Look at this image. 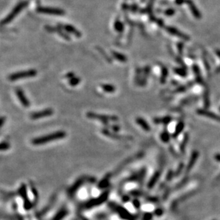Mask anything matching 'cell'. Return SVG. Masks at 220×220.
<instances>
[{
	"label": "cell",
	"mask_w": 220,
	"mask_h": 220,
	"mask_svg": "<svg viewBox=\"0 0 220 220\" xmlns=\"http://www.w3.org/2000/svg\"><path fill=\"white\" fill-rule=\"evenodd\" d=\"M66 136V133L64 131L54 132V133H50V134L47 135V136L34 138L31 140V143L34 146L44 145L51 141H54V140H61V139L64 138Z\"/></svg>",
	"instance_id": "6da1fadb"
},
{
	"label": "cell",
	"mask_w": 220,
	"mask_h": 220,
	"mask_svg": "<svg viewBox=\"0 0 220 220\" xmlns=\"http://www.w3.org/2000/svg\"><path fill=\"white\" fill-rule=\"evenodd\" d=\"M28 4V1H21L20 3H19L18 4H17L15 7L12 9V11L7 16V17L4 19L2 20V22L1 24H7L11 22L13 19L16 17V16L18 15L20 12H21V10L25 8L26 7Z\"/></svg>",
	"instance_id": "7a4b0ae2"
},
{
	"label": "cell",
	"mask_w": 220,
	"mask_h": 220,
	"mask_svg": "<svg viewBox=\"0 0 220 220\" xmlns=\"http://www.w3.org/2000/svg\"><path fill=\"white\" fill-rule=\"evenodd\" d=\"M37 75V71L36 69H29L25 71H21L10 74L8 76V79L10 81H15L21 78L34 77Z\"/></svg>",
	"instance_id": "3957f363"
},
{
	"label": "cell",
	"mask_w": 220,
	"mask_h": 220,
	"mask_svg": "<svg viewBox=\"0 0 220 220\" xmlns=\"http://www.w3.org/2000/svg\"><path fill=\"white\" fill-rule=\"evenodd\" d=\"M88 118L93 119V120H100V122L104 123H107L108 122H117L118 120V118L116 116H108V115H101L98 113H93V112H88L86 114Z\"/></svg>",
	"instance_id": "277c9868"
},
{
	"label": "cell",
	"mask_w": 220,
	"mask_h": 220,
	"mask_svg": "<svg viewBox=\"0 0 220 220\" xmlns=\"http://www.w3.org/2000/svg\"><path fill=\"white\" fill-rule=\"evenodd\" d=\"M37 11L41 14H52V15L62 16L65 14V11L61 9L53 8V7H40L37 8Z\"/></svg>",
	"instance_id": "5b68a950"
},
{
	"label": "cell",
	"mask_w": 220,
	"mask_h": 220,
	"mask_svg": "<svg viewBox=\"0 0 220 220\" xmlns=\"http://www.w3.org/2000/svg\"><path fill=\"white\" fill-rule=\"evenodd\" d=\"M108 196V192H104L103 195H101L100 196H99L98 197L95 198L94 199H91V200H89L87 203L85 205V207L86 208H92L94 207L98 206L100 204L103 203L107 199Z\"/></svg>",
	"instance_id": "8992f818"
},
{
	"label": "cell",
	"mask_w": 220,
	"mask_h": 220,
	"mask_svg": "<svg viewBox=\"0 0 220 220\" xmlns=\"http://www.w3.org/2000/svg\"><path fill=\"white\" fill-rule=\"evenodd\" d=\"M54 113V110L51 108H47L44 110H40V111L34 112L30 115V118L32 120H38L39 118H42L44 117H48V116H52Z\"/></svg>",
	"instance_id": "52a82bcc"
},
{
	"label": "cell",
	"mask_w": 220,
	"mask_h": 220,
	"mask_svg": "<svg viewBox=\"0 0 220 220\" xmlns=\"http://www.w3.org/2000/svg\"><path fill=\"white\" fill-rule=\"evenodd\" d=\"M58 27H60V28L63 29H64L65 31H66V32L69 33V34H73V35H74L75 37H78V38H79V37H80L82 36L81 32H80V31H78L76 27H73L72 25H71V24H58Z\"/></svg>",
	"instance_id": "ba28073f"
},
{
	"label": "cell",
	"mask_w": 220,
	"mask_h": 220,
	"mask_svg": "<svg viewBox=\"0 0 220 220\" xmlns=\"http://www.w3.org/2000/svg\"><path fill=\"white\" fill-rule=\"evenodd\" d=\"M16 95H17V98H18L19 100L20 101V103H21L23 106H24L25 108H28L30 106V102L29 100V99L27 98V96L24 94V91H23L21 89L17 88L15 90Z\"/></svg>",
	"instance_id": "9c48e42d"
},
{
	"label": "cell",
	"mask_w": 220,
	"mask_h": 220,
	"mask_svg": "<svg viewBox=\"0 0 220 220\" xmlns=\"http://www.w3.org/2000/svg\"><path fill=\"white\" fill-rule=\"evenodd\" d=\"M46 29L49 31V32H56L58 35L61 36V37H63L64 39H65L67 41H70V40H71V37H70L68 34H66L65 31H63L64 29L60 28V27H49V26H47V27H46Z\"/></svg>",
	"instance_id": "30bf717a"
},
{
	"label": "cell",
	"mask_w": 220,
	"mask_h": 220,
	"mask_svg": "<svg viewBox=\"0 0 220 220\" xmlns=\"http://www.w3.org/2000/svg\"><path fill=\"white\" fill-rule=\"evenodd\" d=\"M113 207H115V209H116V212L119 214L120 217L123 219H133V217H132V215H130L128 212L127 211V209H125L124 208L122 207H116L113 205Z\"/></svg>",
	"instance_id": "8fae6325"
},
{
	"label": "cell",
	"mask_w": 220,
	"mask_h": 220,
	"mask_svg": "<svg viewBox=\"0 0 220 220\" xmlns=\"http://www.w3.org/2000/svg\"><path fill=\"white\" fill-rule=\"evenodd\" d=\"M198 157H199V152H198V151H194V152H192L190 160H189V163H188L187 166V169H186L187 172H189V171L192 169V168L193 167L195 162H196L197 160Z\"/></svg>",
	"instance_id": "7c38bea8"
},
{
	"label": "cell",
	"mask_w": 220,
	"mask_h": 220,
	"mask_svg": "<svg viewBox=\"0 0 220 220\" xmlns=\"http://www.w3.org/2000/svg\"><path fill=\"white\" fill-rule=\"evenodd\" d=\"M197 113L198 114L202 115V116H206V117H208V118H210L213 119V120L220 122V116L215 114V113H212V112H209L205 110H197Z\"/></svg>",
	"instance_id": "4fadbf2b"
},
{
	"label": "cell",
	"mask_w": 220,
	"mask_h": 220,
	"mask_svg": "<svg viewBox=\"0 0 220 220\" xmlns=\"http://www.w3.org/2000/svg\"><path fill=\"white\" fill-rule=\"evenodd\" d=\"M166 29H167V31H168V32L170 33V34H173V35L177 36L178 37H180V38L184 39H185V40L189 39V37H188L187 36L185 35V34H183L182 33H181L180 31H179L178 30H177L176 29L173 28V27H167Z\"/></svg>",
	"instance_id": "5bb4252c"
},
{
	"label": "cell",
	"mask_w": 220,
	"mask_h": 220,
	"mask_svg": "<svg viewBox=\"0 0 220 220\" xmlns=\"http://www.w3.org/2000/svg\"><path fill=\"white\" fill-rule=\"evenodd\" d=\"M85 181H86V179H85L83 177L80 178V179H79L78 180L76 181V182H75V184H73L72 187L70 188L69 194H73V192L77 191L78 189H79V187H80L81 185H83V184L84 183Z\"/></svg>",
	"instance_id": "9a60e30c"
},
{
	"label": "cell",
	"mask_w": 220,
	"mask_h": 220,
	"mask_svg": "<svg viewBox=\"0 0 220 220\" xmlns=\"http://www.w3.org/2000/svg\"><path fill=\"white\" fill-rule=\"evenodd\" d=\"M111 54L113 56V57H114L116 60L118 61H120V62H126L128 60L127 56L124 54H121L120 52H118V51H111Z\"/></svg>",
	"instance_id": "2e32d148"
},
{
	"label": "cell",
	"mask_w": 220,
	"mask_h": 220,
	"mask_svg": "<svg viewBox=\"0 0 220 220\" xmlns=\"http://www.w3.org/2000/svg\"><path fill=\"white\" fill-rule=\"evenodd\" d=\"M136 123H137L138 124L139 126L143 129V130H146V131L148 132L150 130V127L149 124H148V123H147L143 118H140V117L137 118L136 119Z\"/></svg>",
	"instance_id": "e0dca14e"
},
{
	"label": "cell",
	"mask_w": 220,
	"mask_h": 220,
	"mask_svg": "<svg viewBox=\"0 0 220 220\" xmlns=\"http://www.w3.org/2000/svg\"><path fill=\"white\" fill-rule=\"evenodd\" d=\"M100 87L106 93H114L116 90V86H113L112 84H108V83H103V84H100Z\"/></svg>",
	"instance_id": "ac0fdd59"
},
{
	"label": "cell",
	"mask_w": 220,
	"mask_h": 220,
	"mask_svg": "<svg viewBox=\"0 0 220 220\" xmlns=\"http://www.w3.org/2000/svg\"><path fill=\"white\" fill-rule=\"evenodd\" d=\"M67 214H68V211H67L66 209L64 208V209H60L58 212V213L53 217L52 220H62L66 216Z\"/></svg>",
	"instance_id": "d6986e66"
},
{
	"label": "cell",
	"mask_w": 220,
	"mask_h": 220,
	"mask_svg": "<svg viewBox=\"0 0 220 220\" xmlns=\"http://www.w3.org/2000/svg\"><path fill=\"white\" fill-rule=\"evenodd\" d=\"M186 2L189 4V8H190L191 11H192V12L193 13L194 15L195 16V17H197V18H200V14H199V12L198 11L197 9L196 8L195 4H193V2H192L191 0H187Z\"/></svg>",
	"instance_id": "ffe728a7"
},
{
	"label": "cell",
	"mask_w": 220,
	"mask_h": 220,
	"mask_svg": "<svg viewBox=\"0 0 220 220\" xmlns=\"http://www.w3.org/2000/svg\"><path fill=\"white\" fill-rule=\"evenodd\" d=\"M160 175V173L159 172H156L155 173V175L152 176V177L151 178L150 180V182H149V183H148V187L150 188V189L152 188V187H153L154 185L156 184V182H158V179H159Z\"/></svg>",
	"instance_id": "44dd1931"
},
{
	"label": "cell",
	"mask_w": 220,
	"mask_h": 220,
	"mask_svg": "<svg viewBox=\"0 0 220 220\" xmlns=\"http://www.w3.org/2000/svg\"><path fill=\"white\" fill-rule=\"evenodd\" d=\"M114 28L116 31H117L118 32L121 33L124 30V24L120 20H116L114 23Z\"/></svg>",
	"instance_id": "7402d4cb"
},
{
	"label": "cell",
	"mask_w": 220,
	"mask_h": 220,
	"mask_svg": "<svg viewBox=\"0 0 220 220\" xmlns=\"http://www.w3.org/2000/svg\"><path fill=\"white\" fill-rule=\"evenodd\" d=\"M110 177V175H108V176L106 177L104 179H102V180L100 181V183H99V185H98L99 188H105V187H106L108 185Z\"/></svg>",
	"instance_id": "603a6c76"
},
{
	"label": "cell",
	"mask_w": 220,
	"mask_h": 220,
	"mask_svg": "<svg viewBox=\"0 0 220 220\" xmlns=\"http://www.w3.org/2000/svg\"><path fill=\"white\" fill-rule=\"evenodd\" d=\"M171 120V118L169 117H165L162 118H155L153 120L155 123H167Z\"/></svg>",
	"instance_id": "cb8c5ba5"
},
{
	"label": "cell",
	"mask_w": 220,
	"mask_h": 220,
	"mask_svg": "<svg viewBox=\"0 0 220 220\" xmlns=\"http://www.w3.org/2000/svg\"><path fill=\"white\" fill-rule=\"evenodd\" d=\"M80 78L75 76V77L69 79V81H68V83H69V84L71 85V86H77L78 83H80Z\"/></svg>",
	"instance_id": "d4e9b609"
},
{
	"label": "cell",
	"mask_w": 220,
	"mask_h": 220,
	"mask_svg": "<svg viewBox=\"0 0 220 220\" xmlns=\"http://www.w3.org/2000/svg\"><path fill=\"white\" fill-rule=\"evenodd\" d=\"M183 128H184V123L181 122V123H179V124L177 125V126L176 127V130H175V134H174V136L176 137L177 135H179V133L182 132V130H183Z\"/></svg>",
	"instance_id": "484cf974"
},
{
	"label": "cell",
	"mask_w": 220,
	"mask_h": 220,
	"mask_svg": "<svg viewBox=\"0 0 220 220\" xmlns=\"http://www.w3.org/2000/svg\"><path fill=\"white\" fill-rule=\"evenodd\" d=\"M161 140L163 141V143H168L169 140V136L167 132H164L161 135Z\"/></svg>",
	"instance_id": "4316f807"
},
{
	"label": "cell",
	"mask_w": 220,
	"mask_h": 220,
	"mask_svg": "<svg viewBox=\"0 0 220 220\" xmlns=\"http://www.w3.org/2000/svg\"><path fill=\"white\" fill-rule=\"evenodd\" d=\"M188 139H189V137L187 136V135H185V138H184V140H183V142L182 143V144H181V150L182 151V152H184L185 151V147H186V145L187 143L188 142Z\"/></svg>",
	"instance_id": "83f0119b"
},
{
	"label": "cell",
	"mask_w": 220,
	"mask_h": 220,
	"mask_svg": "<svg viewBox=\"0 0 220 220\" xmlns=\"http://www.w3.org/2000/svg\"><path fill=\"white\" fill-rule=\"evenodd\" d=\"M9 144L8 143H7V142H2V143H1V151L7 150L9 149Z\"/></svg>",
	"instance_id": "f1b7e54d"
},
{
	"label": "cell",
	"mask_w": 220,
	"mask_h": 220,
	"mask_svg": "<svg viewBox=\"0 0 220 220\" xmlns=\"http://www.w3.org/2000/svg\"><path fill=\"white\" fill-rule=\"evenodd\" d=\"M98 50H99V51H100V52L101 53L102 55H103V56H104L105 58H106V59L107 60V61H108L110 63L111 62V59H110V58H109V57H108V56H107V55H106V53H105L104 51H103V50H102L101 49H100V48H99V47H98Z\"/></svg>",
	"instance_id": "f546056e"
},
{
	"label": "cell",
	"mask_w": 220,
	"mask_h": 220,
	"mask_svg": "<svg viewBox=\"0 0 220 220\" xmlns=\"http://www.w3.org/2000/svg\"><path fill=\"white\" fill-rule=\"evenodd\" d=\"M167 73V72L166 68H163V70H162V77H161V80H162V83L165 81V78H166Z\"/></svg>",
	"instance_id": "4dcf8cb0"
},
{
	"label": "cell",
	"mask_w": 220,
	"mask_h": 220,
	"mask_svg": "<svg viewBox=\"0 0 220 220\" xmlns=\"http://www.w3.org/2000/svg\"><path fill=\"white\" fill-rule=\"evenodd\" d=\"M65 77L68 79H71V78H72L75 77V74H74V73H73V72L67 73L66 74Z\"/></svg>",
	"instance_id": "1f68e13d"
},
{
	"label": "cell",
	"mask_w": 220,
	"mask_h": 220,
	"mask_svg": "<svg viewBox=\"0 0 220 220\" xmlns=\"http://www.w3.org/2000/svg\"><path fill=\"white\" fill-rule=\"evenodd\" d=\"M152 219V215L150 213L146 214L144 216V220H150Z\"/></svg>",
	"instance_id": "d6a6232c"
},
{
	"label": "cell",
	"mask_w": 220,
	"mask_h": 220,
	"mask_svg": "<svg viewBox=\"0 0 220 220\" xmlns=\"http://www.w3.org/2000/svg\"><path fill=\"white\" fill-rule=\"evenodd\" d=\"M183 167H184V165H183V163H182V164H180V165H179V168H178V169H177V175H179V173H180V172H181V171H182V169H183Z\"/></svg>",
	"instance_id": "836d02e7"
},
{
	"label": "cell",
	"mask_w": 220,
	"mask_h": 220,
	"mask_svg": "<svg viewBox=\"0 0 220 220\" xmlns=\"http://www.w3.org/2000/svg\"><path fill=\"white\" fill-rule=\"evenodd\" d=\"M162 214V210L161 209H158L155 211V215H157L158 216H160Z\"/></svg>",
	"instance_id": "e575fe53"
},
{
	"label": "cell",
	"mask_w": 220,
	"mask_h": 220,
	"mask_svg": "<svg viewBox=\"0 0 220 220\" xmlns=\"http://www.w3.org/2000/svg\"><path fill=\"white\" fill-rule=\"evenodd\" d=\"M172 176H173V173H172V171H169V173L167 174V180H169V179H172Z\"/></svg>",
	"instance_id": "d590c367"
},
{
	"label": "cell",
	"mask_w": 220,
	"mask_h": 220,
	"mask_svg": "<svg viewBox=\"0 0 220 220\" xmlns=\"http://www.w3.org/2000/svg\"><path fill=\"white\" fill-rule=\"evenodd\" d=\"M5 120H6L5 118L4 117L1 118V119H0V125H1V127H2L3 126V125H4V121H5Z\"/></svg>",
	"instance_id": "8d00e7d4"
},
{
	"label": "cell",
	"mask_w": 220,
	"mask_h": 220,
	"mask_svg": "<svg viewBox=\"0 0 220 220\" xmlns=\"http://www.w3.org/2000/svg\"><path fill=\"white\" fill-rule=\"evenodd\" d=\"M134 206L136 207V208H138L140 207V202H139L138 200H135L134 201Z\"/></svg>",
	"instance_id": "74e56055"
},
{
	"label": "cell",
	"mask_w": 220,
	"mask_h": 220,
	"mask_svg": "<svg viewBox=\"0 0 220 220\" xmlns=\"http://www.w3.org/2000/svg\"><path fill=\"white\" fill-rule=\"evenodd\" d=\"M137 9H138V6L136 5V4H133V5H132V10H133V12H136Z\"/></svg>",
	"instance_id": "f35d334b"
},
{
	"label": "cell",
	"mask_w": 220,
	"mask_h": 220,
	"mask_svg": "<svg viewBox=\"0 0 220 220\" xmlns=\"http://www.w3.org/2000/svg\"><path fill=\"white\" fill-rule=\"evenodd\" d=\"M172 14H174L173 9H169L167 10V11H166V14H167V15H171Z\"/></svg>",
	"instance_id": "ab89813d"
},
{
	"label": "cell",
	"mask_w": 220,
	"mask_h": 220,
	"mask_svg": "<svg viewBox=\"0 0 220 220\" xmlns=\"http://www.w3.org/2000/svg\"><path fill=\"white\" fill-rule=\"evenodd\" d=\"M215 159L217 161L220 162V154H216V155H215Z\"/></svg>",
	"instance_id": "60d3db41"
},
{
	"label": "cell",
	"mask_w": 220,
	"mask_h": 220,
	"mask_svg": "<svg viewBox=\"0 0 220 220\" xmlns=\"http://www.w3.org/2000/svg\"><path fill=\"white\" fill-rule=\"evenodd\" d=\"M185 0H176V3L178 4H182V3L185 2Z\"/></svg>",
	"instance_id": "b9f144b4"
},
{
	"label": "cell",
	"mask_w": 220,
	"mask_h": 220,
	"mask_svg": "<svg viewBox=\"0 0 220 220\" xmlns=\"http://www.w3.org/2000/svg\"><path fill=\"white\" fill-rule=\"evenodd\" d=\"M217 55L219 56V57L220 58V51H219V50L217 51Z\"/></svg>",
	"instance_id": "7bdbcfd3"
},
{
	"label": "cell",
	"mask_w": 220,
	"mask_h": 220,
	"mask_svg": "<svg viewBox=\"0 0 220 220\" xmlns=\"http://www.w3.org/2000/svg\"><path fill=\"white\" fill-rule=\"evenodd\" d=\"M217 179H218V180H220V175H219V177H218V178H217Z\"/></svg>",
	"instance_id": "ee69618b"
}]
</instances>
